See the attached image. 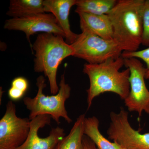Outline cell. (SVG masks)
Segmentation results:
<instances>
[{
    "label": "cell",
    "instance_id": "obj_8",
    "mask_svg": "<svg viewBox=\"0 0 149 149\" xmlns=\"http://www.w3.org/2000/svg\"><path fill=\"white\" fill-rule=\"evenodd\" d=\"M29 118L17 116L15 105L8 102L0 120V149H16L27 139L30 130Z\"/></svg>",
    "mask_w": 149,
    "mask_h": 149
},
{
    "label": "cell",
    "instance_id": "obj_1",
    "mask_svg": "<svg viewBox=\"0 0 149 149\" xmlns=\"http://www.w3.org/2000/svg\"><path fill=\"white\" fill-rule=\"evenodd\" d=\"M123 65L124 60L121 56L99 64H84L83 72L90 80V87L87 90L88 110L94 99L104 93H115L123 100L127 98L130 90V72L128 68L120 71Z\"/></svg>",
    "mask_w": 149,
    "mask_h": 149
},
{
    "label": "cell",
    "instance_id": "obj_2",
    "mask_svg": "<svg viewBox=\"0 0 149 149\" xmlns=\"http://www.w3.org/2000/svg\"><path fill=\"white\" fill-rule=\"evenodd\" d=\"M145 0H118L108 14L113 40L123 52L138 51L142 43Z\"/></svg>",
    "mask_w": 149,
    "mask_h": 149
},
{
    "label": "cell",
    "instance_id": "obj_3",
    "mask_svg": "<svg viewBox=\"0 0 149 149\" xmlns=\"http://www.w3.org/2000/svg\"><path fill=\"white\" fill-rule=\"evenodd\" d=\"M32 48L35 52L34 71L44 73L49 80L51 94H57L59 90L56 80L59 65L64 59L73 56V48L61 35L42 33L37 36Z\"/></svg>",
    "mask_w": 149,
    "mask_h": 149
},
{
    "label": "cell",
    "instance_id": "obj_19",
    "mask_svg": "<svg viewBox=\"0 0 149 149\" xmlns=\"http://www.w3.org/2000/svg\"><path fill=\"white\" fill-rule=\"evenodd\" d=\"M11 87L18 89L25 93L29 88V82L25 77H15L11 82Z\"/></svg>",
    "mask_w": 149,
    "mask_h": 149
},
{
    "label": "cell",
    "instance_id": "obj_9",
    "mask_svg": "<svg viewBox=\"0 0 149 149\" xmlns=\"http://www.w3.org/2000/svg\"><path fill=\"white\" fill-rule=\"evenodd\" d=\"M4 28L24 32L31 47L30 36L37 32L52 33L65 38L63 30L53 15L50 13H39L21 18L9 19L5 22Z\"/></svg>",
    "mask_w": 149,
    "mask_h": 149
},
{
    "label": "cell",
    "instance_id": "obj_20",
    "mask_svg": "<svg viewBox=\"0 0 149 149\" xmlns=\"http://www.w3.org/2000/svg\"><path fill=\"white\" fill-rule=\"evenodd\" d=\"M25 93L22 91L14 87H11L8 91V96L12 101H16L23 97Z\"/></svg>",
    "mask_w": 149,
    "mask_h": 149
},
{
    "label": "cell",
    "instance_id": "obj_13",
    "mask_svg": "<svg viewBox=\"0 0 149 149\" xmlns=\"http://www.w3.org/2000/svg\"><path fill=\"white\" fill-rule=\"evenodd\" d=\"M44 0H10L7 15L11 18H21L45 13Z\"/></svg>",
    "mask_w": 149,
    "mask_h": 149
},
{
    "label": "cell",
    "instance_id": "obj_15",
    "mask_svg": "<svg viewBox=\"0 0 149 149\" xmlns=\"http://www.w3.org/2000/svg\"><path fill=\"white\" fill-rule=\"evenodd\" d=\"M85 114L78 116L68 136L59 143L56 149H84L83 137Z\"/></svg>",
    "mask_w": 149,
    "mask_h": 149
},
{
    "label": "cell",
    "instance_id": "obj_4",
    "mask_svg": "<svg viewBox=\"0 0 149 149\" xmlns=\"http://www.w3.org/2000/svg\"><path fill=\"white\" fill-rule=\"evenodd\" d=\"M38 91L33 98L25 97L23 102L30 111L29 118L30 120L43 115L50 116L52 118L59 124L60 118H63L67 122L70 123L72 119L68 116L65 107V103L70 95L71 88L69 84L65 83V72L61 77L57 94L46 96L43 90L47 86L46 80L43 75L37 77L36 83Z\"/></svg>",
    "mask_w": 149,
    "mask_h": 149
},
{
    "label": "cell",
    "instance_id": "obj_12",
    "mask_svg": "<svg viewBox=\"0 0 149 149\" xmlns=\"http://www.w3.org/2000/svg\"><path fill=\"white\" fill-rule=\"evenodd\" d=\"M82 31H87L104 40H113L111 22L107 15H96L85 13H77Z\"/></svg>",
    "mask_w": 149,
    "mask_h": 149
},
{
    "label": "cell",
    "instance_id": "obj_5",
    "mask_svg": "<svg viewBox=\"0 0 149 149\" xmlns=\"http://www.w3.org/2000/svg\"><path fill=\"white\" fill-rule=\"evenodd\" d=\"M71 46L73 56L86 61L88 63L99 64L111 58L121 56L123 52L114 40H104L87 31L77 34Z\"/></svg>",
    "mask_w": 149,
    "mask_h": 149
},
{
    "label": "cell",
    "instance_id": "obj_21",
    "mask_svg": "<svg viewBox=\"0 0 149 149\" xmlns=\"http://www.w3.org/2000/svg\"><path fill=\"white\" fill-rule=\"evenodd\" d=\"M83 142L84 149H98L94 142L85 135L83 137Z\"/></svg>",
    "mask_w": 149,
    "mask_h": 149
},
{
    "label": "cell",
    "instance_id": "obj_18",
    "mask_svg": "<svg viewBox=\"0 0 149 149\" xmlns=\"http://www.w3.org/2000/svg\"><path fill=\"white\" fill-rule=\"evenodd\" d=\"M121 56L123 58H135L141 59L146 65V79L149 80V47L142 50L134 52H123Z\"/></svg>",
    "mask_w": 149,
    "mask_h": 149
},
{
    "label": "cell",
    "instance_id": "obj_16",
    "mask_svg": "<svg viewBox=\"0 0 149 149\" xmlns=\"http://www.w3.org/2000/svg\"><path fill=\"white\" fill-rule=\"evenodd\" d=\"M117 0H78L75 13L107 15L117 3Z\"/></svg>",
    "mask_w": 149,
    "mask_h": 149
},
{
    "label": "cell",
    "instance_id": "obj_6",
    "mask_svg": "<svg viewBox=\"0 0 149 149\" xmlns=\"http://www.w3.org/2000/svg\"><path fill=\"white\" fill-rule=\"evenodd\" d=\"M124 65L130 70V90L124 100L128 111L136 112L139 117L143 112L149 114V91L145 82L146 68L139 59L124 58Z\"/></svg>",
    "mask_w": 149,
    "mask_h": 149
},
{
    "label": "cell",
    "instance_id": "obj_10",
    "mask_svg": "<svg viewBox=\"0 0 149 149\" xmlns=\"http://www.w3.org/2000/svg\"><path fill=\"white\" fill-rule=\"evenodd\" d=\"M50 116L40 115L30 120V130L27 139L16 149H56L59 143L65 136L63 128L57 126L52 128L49 136L40 138L38 134L40 128L51 124Z\"/></svg>",
    "mask_w": 149,
    "mask_h": 149
},
{
    "label": "cell",
    "instance_id": "obj_14",
    "mask_svg": "<svg viewBox=\"0 0 149 149\" xmlns=\"http://www.w3.org/2000/svg\"><path fill=\"white\" fill-rule=\"evenodd\" d=\"M100 121L95 116L85 118L84 134L94 142L98 149H127L107 139L100 130Z\"/></svg>",
    "mask_w": 149,
    "mask_h": 149
},
{
    "label": "cell",
    "instance_id": "obj_11",
    "mask_svg": "<svg viewBox=\"0 0 149 149\" xmlns=\"http://www.w3.org/2000/svg\"><path fill=\"white\" fill-rule=\"evenodd\" d=\"M78 0H44L45 13H50L55 17L65 35V42L69 45L74 42L77 34L70 28L69 16L73 6H76Z\"/></svg>",
    "mask_w": 149,
    "mask_h": 149
},
{
    "label": "cell",
    "instance_id": "obj_17",
    "mask_svg": "<svg viewBox=\"0 0 149 149\" xmlns=\"http://www.w3.org/2000/svg\"><path fill=\"white\" fill-rule=\"evenodd\" d=\"M143 35L141 45L149 47V0H145L143 14Z\"/></svg>",
    "mask_w": 149,
    "mask_h": 149
},
{
    "label": "cell",
    "instance_id": "obj_7",
    "mask_svg": "<svg viewBox=\"0 0 149 149\" xmlns=\"http://www.w3.org/2000/svg\"><path fill=\"white\" fill-rule=\"evenodd\" d=\"M107 133L109 139L127 149H149V132L141 133L130 125L128 113L121 107L118 113L112 111Z\"/></svg>",
    "mask_w": 149,
    "mask_h": 149
}]
</instances>
